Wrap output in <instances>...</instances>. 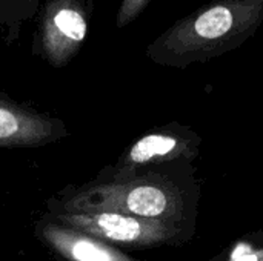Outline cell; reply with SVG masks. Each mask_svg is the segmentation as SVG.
Listing matches in <instances>:
<instances>
[{"instance_id":"cell-1","label":"cell","mask_w":263,"mask_h":261,"mask_svg":"<svg viewBox=\"0 0 263 261\" xmlns=\"http://www.w3.org/2000/svg\"><path fill=\"white\" fill-rule=\"evenodd\" d=\"M262 23L263 0H214L173 23L148 54L162 65L185 66L240 46Z\"/></svg>"},{"instance_id":"cell-2","label":"cell","mask_w":263,"mask_h":261,"mask_svg":"<svg viewBox=\"0 0 263 261\" xmlns=\"http://www.w3.org/2000/svg\"><path fill=\"white\" fill-rule=\"evenodd\" d=\"M66 212H120L165 220L177 214L176 194L153 182L134 180L89 188L65 205Z\"/></svg>"},{"instance_id":"cell-3","label":"cell","mask_w":263,"mask_h":261,"mask_svg":"<svg viewBox=\"0 0 263 261\" xmlns=\"http://www.w3.org/2000/svg\"><path fill=\"white\" fill-rule=\"evenodd\" d=\"M88 34V8L83 0H48L39 15L35 43L43 58L62 68L82 48Z\"/></svg>"},{"instance_id":"cell-4","label":"cell","mask_w":263,"mask_h":261,"mask_svg":"<svg viewBox=\"0 0 263 261\" xmlns=\"http://www.w3.org/2000/svg\"><path fill=\"white\" fill-rule=\"evenodd\" d=\"M63 226L80 231L102 242L128 246H149L170 238L174 229L165 220L140 218L120 212H65Z\"/></svg>"},{"instance_id":"cell-5","label":"cell","mask_w":263,"mask_h":261,"mask_svg":"<svg viewBox=\"0 0 263 261\" xmlns=\"http://www.w3.org/2000/svg\"><path fill=\"white\" fill-rule=\"evenodd\" d=\"M57 123L0 97V149L31 148L57 137Z\"/></svg>"},{"instance_id":"cell-6","label":"cell","mask_w":263,"mask_h":261,"mask_svg":"<svg viewBox=\"0 0 263 261\" xmlns=\"http://www.w3.org/2000/svg\"><path fill=\"white\" fill-rule=\"evenodd\" d=\"M42 237L68 261H134L108 243L63 225L48 223Z\"/></svg>"},{"instance_id":"cell-7","label":"cell","mask_w":263,"mask_h":261,"mask_svg":"<svg viewBox=\"0 0 263 261\" xmlns=\"http://www.w3.org/2000/svg\"><path fill=\"white\" fill-rule=\"evenodd\" d=\"M182 143L166 134H149L140 138L128 154V165H146L156 160H166L182 151Z\"/></svg>"},{"instance_id":"cell-8","label":"cell","mask_w":263,"mask_h":261,"mask_svg":"<svg viewBox=\"0 0 263 261\" xmlns=\"http://www.w3.org/2000/svg\"><path fill=\"white\" fill-rule=\"evenodd\" d=\"M151 0H122L120 8L117 11L116 25L119 28H123L129 23H133L149 5Z\"/></svg>"},{"instance_id":"cell-9","label":"cell","mask_w":263,"mask_h":261,"mask_svg":"<svg viewBox=\"0 0 263 261\" xmlns=\"http://www.w3.org/2000/svg\"><path fill=\"white\" fill-rule=\"evenodd\" d=\"M231 261H263L262 249H240L234 254Z\"/></svg>"}]
</instances>
